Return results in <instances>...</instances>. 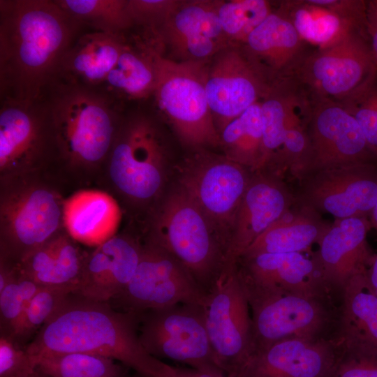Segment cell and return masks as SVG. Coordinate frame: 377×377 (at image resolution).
Listing matches in <instances>:
<instances>
[{
  "label": "cell",
  "mask_w": 377,
  "mask_h": 377,
  "mask_svg": "<svg viewBox=\"0 0 377 377\" xmlns=\"http://www.w3.org/2000/svg\"><path fill=\"white\" fill-rule=\"evenodd\" d=\"M82 27L54 0H0V101L42 98Z\"/></svg>",
  "instance_id": "1"
},
{
  "label": "cell",
  "mask_w": 377,
  "mask_h": 377,
  "mask_svg": "<svg viewBox=\"0 0 377 377\" xmlns=\"http://www.w3.org/2000/svg\"><path fill=\"white\" fill-rule=\"evenodd\" d=\"M43 97L54 124L59 175L73 191L96 188L126 107L100 89L61 80Z\"/></svg>",
  "instance_id": "2"
},
{
  "label": "cell",
  "mask_w": 377,
  "mask_h": 377,
  "mask_svg": "<svg viewBox=\"0 0 377 377\" xmlns=\"http://www.w3.org/2000/svg\"><path fill=\"white\" fill-rule=\"evenodd\" d=\"M140 321V314L116 311L109 302L71 293L26 349L36 362L45 354L84 353L119 361L144 377H155L161 360L142 346Z\"/></svg>",
  "instance_id": "3"
},
{
  "label": "cell",
  "mask_w": 377,
  "mask_h": 377,
  "mask_svg": "<svg viewBox=\"0 0 377 377\" xmlns=\"http://www.w3.org/2000/svg\"><path fill=\"white\" fill-rule=\"evenodd\" d=\"M168 152L160 120L152 112L126 109L96 188L133 212H150L162 194Z\"/></svg>",
  "instance_id": "4"
},
{
  "label": "cell",
  "mask_w": 377,
  "mask_h": 377,
  "mask_svg": "<svg viewBox=\"0 0 377 377\" xmlns=\"http://www.w3.org/2000/svg\"><path fill=\"white\" fill-rule=\"evenodd\" d=\"M73 192L56 173L0 178V262L16 265L66 231L64 205Z\"/></svg>",
  "instance_id": "5"
},
{
  "label": "cell",
  "mask_w": 377,
  "mask_h": 377,
  "mask_svg": "<svg viewBox=\"0 0 377 377\" xmlns=\"http://www.w3.org/2000/svg\"><path fill=\"white\" fill-rule=\"evenodd\" d=\"M149 213L146 239L173 255L209 295L226 266L225 249L204 213L179 187Z\"/></svg>",
  "instance_id": "6"
},
{
  "label": "cell",
  "mask_w": 377,
  "mask_h": 377,
  "mask_svg": "<svg viewBox=\"0 0 377 377\" xmlns=\"http://www.w3.org/2000/svg\"><path fill=\"white\" fill-rule=\"evenodd\" d=\"M155 54L156 79L152 112L165 119L184 146L194 151L220 145L210 111L205 81L208 61H183Z\"/></svg>",
  "instance_id": "7"
},
{
  "label": "cell",
  "mask_w": 377,
  "mask_h": 377,
  "mask_svg": "<svg viewBox=\"0 0 377 377\" xmlns=\"http://www.w3.org/2000/svg\"><path fill=\"white\" fill-rule=\"evenodd\" d=\"M59 163L54 124L45 98L30 103L0 101V178L59 175Z\"/></svg>",
  "instance_id": "8"
},
{
  "label": "cell",
  "mask_w": 377,
  "mask_h": 377,
  "mask_svg": "<svg viewBox=\"0 0 377 377\" xmlns=\"http://www.w3.org/2000/svg\"><path fill=\"white\" fill-rule=\"evenodd\" d=\"M205 317V306L189 303L145 311L140 314V343L157 359L174 360L200 371L226 376L212 348Z\"/></svg>",
  "instance_id": "9"
},
{
  "label": "cell",
  "mask_w": 377,
  "mask_h": 377,
  "mask_svg": "<svg viewBox=\"0 0 377 377\" xmlns=\"http://www.w3.org/2000/svg\"><path fill=\"white\" fill-rule=\"evenodd\" d=\"M247 298L252 320V354L288 338L333 337L338 313L333 298L291 293Z\"/></svg>",
  "instance_id": "10"
},
{
  "label": "cell",
  "mask_w": 377,
  "mask_h": 377,
  "mask_svg": "<svg viewBox=\"0 0 377 377\" xmlns=\"http://www.w3.org/2000/svg\"><path fill=\"white\" fill-rule=\"evenodd\" d=\"M249 171L224 155L199 149L187 159L180 175L179 188L207 218L225 253L237 211L251 177Z\"/></svg>",
  "instance_id": "11"
},
{
  "label": "cell",
  "mask_w": 377,
  "mask_h": 377,
  "mask_svg": "<svg viewBox=\"0 0 377 377\" xmlns=\"http://www.w3.org/2000/svg\"><path fill=\"white\" fill-rule=\"evenodd\" d=\"M293 77L305 93L336 102L354 95L377 77V62L367 34H350L323 49H314Z\"/></svg>",
  "instance_id": "12"
},
{
  "label": "cell",
  "mask_w": 377,
  "mask_h": 377,
  "mask_svg": "<svg viewBox=\"0 0 377 377\" xmlns=\"http://www.w3.org/2000/svg\"><path fill=\"white\" fill-rule=\"evenodd\" d=\"M208 299L209 294L173 255L145 239L133 278L112 301L124 311L142 314L179 303L206 307Z\"/></svg>",
  "instance_id": "13"
},
{
  "label": "cell",
  "mask_w": 377,
  "mask_h": 377,
  "mask_svg": "<svg viewBox=\"0 0 377 377\" xmlns=\"http://www.w3.org/2000/svg\"><path fill=\"white\" fill-rule=\"evenodd\" d=\"M205 309L207 331L216 360L227 377H238L253 347L251 309L237 264L223 273Z\"/></svg>",
  "instance_id": "14"
},
{
  "label": "cell",
  "mask_w": 377,
  "mask_h": 377,
  "mask_svg": "<svg viewBox=\"0 0 377 377\" xmlns=\"http://www.w3.org/2000/svg\"><path fill=\"white\" fill-rule=\"evenodd\" d=\"M306 125L309 148L300 177L309 172L362 163H377V154L356 120L338 102L308 96Z\"/></svg>",
  "instance_id": "15"
},
{
  "label": "cell",
  "mask_w": 377,
  "mask_h": 377,
  "mask_svg": "<svg viewBox=\"0 0 377 377\" xmlns=\"http://www.w3.org/2000/svg\"><path fill=\"white\" fill-rule=\"evenodd\" d=\"M297 180L296 204L336 219H369L377 202V163L320 170Z\"/></svg>",
  "instance_id": "16"
},
{
  "label": "cell",
  "mask_w": 377,
  "mask_h": 377,
  "mask_svg": "<svg viewBox=\"0 0 377 377\" xmlns=\"http://www.w3.org/2000/svg\"><path fill=\"white\" fill-rule=\"evenodd\" d=\"M272 84L242 45L230 44L216 54L207 64L205 92L219 135Z\"/></svg>",
  "instance_id": "17"
},
{
  "label": "cell",
  "mask_w": 377,
  "mask_h": 377,
  "mask_svg": "<svg viewBox=\"0 0 377 377\" xmlns=\"http://www.w3.org/2000/svg\"><path fill=\"white\" fill-rule=\"evenodd\" d=\"M237 272L247 297L266 293H291L333 298L312 253H262L240 258Z\"/></svg>",
  "instance_id": "18"
},
{
  "label": "cell",
  "mask_w": 377,
  "mask_h": 377,
  "mask_svg": "<svg viewBox=\"0 0 377 377\" xmlns=\"http://www.w3.org/2000/svg\"><path fill=\"white\" fill-rule=\"evenodd\" d=\"M253 172L235 218L225 253L226 268L236 265L251 244L296 204L279 174Z\"/></svg>",
  "instance_id": "19"
},
{
  "label": "cell",
  "mask_w": 377,
  "mask_h": 377,
  "mask_svg": "<svg viewBox=\"0 0 377 377\" xmlns=\"http://www.w3.org/2000/svg\"><path fill=\"white\" fill-rule=\"evenodd\" d=\"M219 1L180 2L160 28L157 36L177 60L209 61L230 43L219 15Z\"/></svg>",
  "instance_id": "20"
},
{
  "label": "cell",
  "mask_w": 377,
  "mask_h": 377,
  "mask_svg": "<svg viewBox=\"0 0 377 377\" xmlns=\"http://www.w3.org/2000/svg\"><path fill=\"white\" fill-rule=\"evenodd\" d=\"M371 227L367 217L336 219L317 243L313 256L326 283L339 297L352 278L367 272L376 255L367 240Z\"/></svg>",
  "instance_id": "21"
},
{
  "label": "cell",
  "mask_w": 377,
  "mask_h": 377,
  "mask_svg": "<svg viewBox=\"0 0 377 377\" xmlns=\"http://www.w3.org/2000/svg\"><path fill=\"white\" fill-rule=\"evenodd\" d=\"M279 8L316 49L333 45L353 33L367 34L365 1L290 0L280 1Z\"/></svg>",
  "instance_id": "22"
},
{
  "label": "cell",
  "mask_w": 377,
  "mask_h": 377,
  "mask_svg": "<svg viewBox=\"0 0 377 377\" xmlns=\"http://www.w3.org/2000/svg\"><path fill=\"white\" fill-rule=\"evenodd\" d=\"M340 355L332 339L288 338L252 354L238 377H325Z\"/></svg>",
  "instance_id": "23"
},
{
  "label": "cell",
  "mask_w": 377,
  "mask_h": 377,
  "mask_svg": "<svg viewBox=\"0 0 377 377\" xmlns=\"http://www.w3.org/2000/svg\"><path fill=\"white\" fill-rule=\"evenodd\" d=\"M142 242L125 232L87 251L80 286L74 294L110 302L133 278L140 262Z\"/></svg>",
  "instance_id": "24"
},
{
  "label": "cell",
  "mask_w": 377,
  "mask_h": 377,
  "mask_svg": "<svg viewBox=\"0 0 377 377\" xmlns=\"http://www.w3.org/2000/svg\"><path fill=\"white\" fill-rule=\"evenodd\" d=\"M242 46L272 84L293 77L312 51L279 6L249 34Z\"/></svg>",
  "instance_id": "25"
},
{
  "label": "cell",
  "mask_w": 377,
  "mask_h": 377,
  "mask_svg": "<svg viewBox=\"0 0 377 377\" xmlns=\"http://www.w3.org/2000/svg\"><path fill=\"white\" fill-rule=\"evenodd\" d=\"M366 273L343 288L332 339L341 353L377 359V295Z\"/></svg>",
  "instance_id": "26"
},
{
  "label": "cell",
  "mask_w": 377,
  "mask_h": 377,
  "mask_svg": "<svg viewBox=\"0 0 377 377\" xmlns=\"http://www.w3.org/2000/svg\"><path fill=\"white\" fill-rule=\"evenodd\" d=\"M160 45L154 36L131 30L100 89L125 107L127 102L149 99L156 84L155 54Z\"/></svg>",
  "instance_id": "27"
},
{
  "label": "cell",
  "mask_w": 377,
  "mask_h": 377,
  "mask_svg": "<svg viewBox=\"0 0 377 377\" xmlns=\"http://www.w3.org/2000/svg\"><path fill=\"white\" fill-rule=\"evenodd\" d=\"M123 210L108 192L96 188L73 191L65 200L66 232L81 245L95 248L118 233Z\"/></svg>",
  "instance_id": "28"
},
{
  "label": "cell",
  "mask_w": 377,
  "mask_h": 377,
  "mask_svg": "<svg viewBox=\"0 0 377 377\" xmlns=\"http://www.w3.org/2000/svg\"><path fill=\"white\" fill-rule=\"evenodd\" d=\"M128 32L80 34L61 60L58 80L100 89L124 50Z\"/></svg>",
  "instance_id": "29"
},
{
  "label": "cell",
  "mask_w": 377,
  "mask_h": 377,
  "mask_svg": "<svg viewBox=\"0 0 377 377\" xmlns=\"http://www.w3.org/2000/svg\"><path fill=\"white\" fill-rule=\"evenodd\" d=\"M64 231L18 264V272L41 287L66 288L75 293L83 273L87 251Z\"/></svg>",
  "instance_id": "30"
},
{
  "label": "cell",
  "mask_w": 377,
  "mask_h": 377,
  "mask_svg": "<svg viewBox=\"0 0 377 377\" xmlns=\"http://www.w3.org/2000/svg\"><path fill=\"white\" fill-rule=\"evenodd\" d=\"M297 206L258 237L240 258L262 253H303L317 244L329 224L316 211Z\"/></svg>",
  "instance_id": "31"
},
{
  "label": "cell",
  "mask_w": 377,
  "mask_h": 377,
  "mask_svg": "<svg viewBox=\"0 0 377 377\" xmlns=\"http://www.w3.org/2000/svg\"><path fill=\"white\" fill-rule=\"evenodd\" d=\"M300 90V86L293 77L284 78L273 84L261 100L263 145L258 171L276 172L283 145L287 112Z\"/></svg>",
  "instance_id": "32"
},
{
  "label": "cell",
  "mask_w": 377,
  "mask_h": 377,
  "mask_svg": "<svg viewBox=\"0 0 377 377\" xmlns=\"http://www.w3.org/2000/svg\"><path fill=\"white\" fill-rule=\"evenodd\" d=\"M261 101L229 123L220 133L224 156L252 172L259 170L262 155Z\"/></svg>",
  "instance_id": "33"
},
{
  "label": "cell",
  "mask_w": 377,
  "mask_h": 377,
  "mask_svg": "<svg viewBox=\"0 0 377 377\" xmlns=\"http://www.w3.org/2000/svg\"><path fill=\"white\" fill-rule=\"evenodd\" d=\"M54 1L83 27H90L96 31L121 34L133 29L128 0Z\"/></svg>",
  "instance_id": "34"
},
{
  "label": "cell",
  "mask_w": 377,
  "mask_h": 377,
  "mask_svg": "<svg viewBox=\"0 0 377 377\" xmlns=\"http://www.w3.org/2000/svg\"><path fill=\"white\" fill-rule=\"evenodd\" d=\"M48 377H123L122 367L105 356L84 353H49L36 360Z\"/></svg>",
  "instance_id": "35"
},
{
  "label": "cell",
  "mask_w": 377,
  "mask_h": 377,
  "mask_svg": "<svg viewBox=\"0 0 377 377\" xmlns=\"http://www.w3.org/2000/svg\"><path fill=\"white\" fill-rule=\"evenodd\" d=\"M274 10L266 0L219 1L218 15L230 43L243 45L249 34Z\"/></svg>",
  "instance_id": "36"
},
{
  "label": "cell",
  "mask_w": 377,
  "mask_h": 377,
  "mask_svg": "<svg viewBox=\"0 0 377 377\" xmlns=\"http://www.w3.org/2000/svg\"><path fill=\"white\" fill-rule=\"evenodd\" d=\"M41 286L21 274L13 265L6 278L0 281V330L12 337L26 307Z\"/></svg>",
  "instance_id": "37"
},
{
  "label": "cell",
  "mask_w": 377,
  "mask_h": 377,
  "mask_svg": "<svg viewBox=\"0 0 377 377\" xmlns=\"http://www.w3.org/2000/svg\"><path fill=\"white\" fill-rule=\"evenodd\" d=\"M71 293L66 288L41 287L26 307L11 337L26 346Z\"/></svg>",
  "instance_id": "38"
},
{
  "label": "cell",
  "mask_w": 377,
  "mask_h": 377,
  "mask_svg": "<svg viewBox=\"0 0 377 377\" xmlns=\"http://www.w3.org/2000/svg\"><path fill=\"white\" fill-rule=\"evenodd\" d=\"M339 103L356 120L368 144L377 154V77Z\"/></svg>",
  "instance_id": "39"
},
{
  "label": "cell",
  "mask_w": 377,
  "mask_h": 377,
  "mask_svg": "<svg viewBox=\"0 0 377 377\" xmlns=\"http://www.w3.org/2000/svg\"><path fill=\"white\" fill-rule=\"evenodd\" d=\"M181 1L128 0L127 10L133 28L156 35Z\"/></svg>",
  "instance_id": "40"
},
{
  "label": "cell",
  "mask_w": 377,
  "mask_h": 377,
  "mask_svg": "<svg viewBox=\"0 0 377 377\" xmlns=\"http://www.w3.org/2000/svg\"><path fill=\"white\" fill-rule=\"evenodd\" d=\"M34 358L9 336H0V377H29L36 369Z\"/></svg>",
  "instance_id": "41"
},
{
  "label": "cell",
  "mask_w": 377,
  "mask_h": 377,
  "mask_svg": "<svg viewBox=\"0 0 377 377\" xmlns=\"http://www.w3.org/2000/svg\"><path fill=\"white\" fill-rule=\"evenodd\" d=\"M325 377H377V359L341 353Z\"/></svg>",
  "instance_id": "42"
},
{
  "label": "cell",
  "mask_w": 377,
  "mask_h": 377,
  "mask_svg": "<svg viewBox=\"0 0 377 377\" xmlns=\"http://www.w3.org/2000/svg\"><path fill=\"white\" fill-rule=\"evenodd\" d=\"M366 31L370 48L377 62V0L366 1Z\"/></svg>",
  "instance_id": "43"
},
{
  "label": "cell",
  "mask_w": 377,
  "mask_h": 377,
  "mask_svg": "<svg viewBox=\"0 0 377 377\" xmlns=\"http://www.w3.org/2000/svg\"><path fill=\"white\" fill-rule=\"evenodd\" d=\"M156 377H226L200 371L192 368L175 367L163 362Z\"/></svg>",
  "instance_id": "44"
},
{
  "label": "cell",
  "mask_w": 377,
  "mask_h": 377,
  "mask_svg": "<svg viewBox=\"0 0 377 377\" xmlns=\"http://www.w3.org/2000/svg\"><path fill=\"white\" fill-rule=\"evenodd\" d=\"M366 276L369 286L377 295V254L373 258L367 271Z\"/></svg>",
  "instance_id": "45"
},
{
  "label": "cell",
  "mask_w": 377,
  "mask_h": 377,
  "mask_svg": "<svg viewBox=\"0 0 377 377\" xmlns=\"http://www.w3.org/2000/svg\"><path fill=\"white\" fill-rule=\"evenodd\" d=\"M369 221L372 226L377 228V202L371 213Z\"/></svg>",
  "instance_id": "46"
},
{
  "label": "cell",
  "mask_w": 377,
  "mask_h": 377,
  "mask_svg": "<svg viewBox=\"0 0 377 377\" xmlns=\"http://www.w3.org/2000/svg\"><path fill=\"white\" fill-rule=\"evenodd\" d=\"M29 377H48L46 374L42 372L39 369H36L33 372V374Z\"/></svg>",
  "instance_id": "47"
}]
</instances>
